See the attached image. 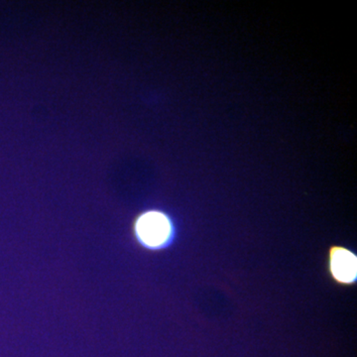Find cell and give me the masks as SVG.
Instances as JSON below:
<instances>
[{"mask_svg":"<svg viewBox=\"0 0 357 357\" xmlns=\"http://www.w3.org/2000/svg\"><path fill=\"white\" fill-rule=\"evenodd\" d=\"M136 231L141 243L150 248H159L169 243L172 229L163 215L148 213L138 220Z\"/></svg>","mask_w":357,"mask_h":357,"instance_id":"1","label":"cell"},{"mask_svg":"<svg viewBox=\"0 0 357 357\" xmlns=\"http://www.w3.org/2000/svg\"><path fill=\"white\" fill-rule=\"evenodd\" d=\"M328 268L337 283L349 285L356 280V256L349 249L340 246L333 248L328 257Z\"/></svg>","mask_w":357,"mask_h":357,"instance_id":"2","label":"cell"}]
</instances>
